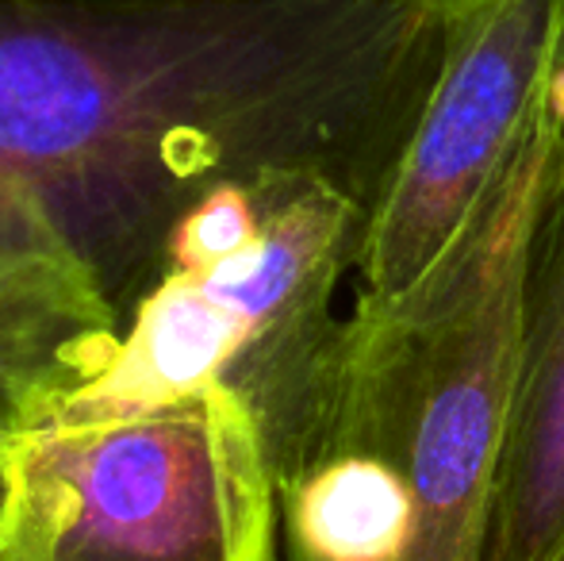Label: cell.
Wrapping results in <instances>:
<instances>
[{
    "label": "cell",
    "mask_w": 564,
    "mask_h": 561,
    "mask_svg": "<svg viewBox=\"0 0 564 561\" xmlns=\"http://www.w3.org/2000/svg\"><path fill=\"white\" fill-rule=\"evenodd\" d=\"M453 0H0V170L82 239H150L227 177L323 173L365 212L446 54ZM89 250V247H85Z\"/></svg>",
    "instance_id": "6da1fadb"
},
{
    "label": "cell",
    "mask_w": 564,
    "mask_h": 561,
    "mask_svg": "<svg viewBox=\"0 0 564 561\" xmlns=\"http://www.w3.org/2000/svg\"><path fill=\"white\" fill-rule=\"evenodd\" d=\"M564 170V93L442 262L395 304H354L323 446H365L415 504L403 561H484L519 377L527 250Z\"/></svg>",
    "instance_id": "7a4b0ae2"
},
{
    "label": "cell",
    "mask_w": 564,
    "mask_h": 561,
    "mask_svg": "<svg viewBox=\"0 0 564 561\" xmlns=\"http://www.w3.org/2000/svg\"><path fill=\"white\" fill-rule=\"evenodd\" d=\"M369 212L323 173L261 177L253 231L204 262H173L134 296L112 362L62 408L154 404L227 385L253 408L276 485L323 446L346 320L335 292L361 262Z\"/></svg>",
    "instance_id": "3957f363"
},
{
    "label": "cell",
    "mask_w": 564,
    "mask_h": 561,
    "mask_svg": "<svg viewBox=\"0 0 564 561\" xmlns=\"http://www.w3.org/2000/svg\"><path fill=\"white\" fill-rule=\"evenodd\" d=\"M281 485L227 385L154 404L58 408L4 450L8 561H276Z\"/></svg>",
    "instance_id": "277c9868"
},
{
    "label": "cell",
    "mask_w": 564,
    "mask_h": 561,
    "mask_svg": "<svg viewBox=\"0 0 564 561\" xmlns=\"http://www.w3.org/2000/svg\"><path fill=\"white\" fill-rule=\"evenodd\" d=\"M564 93V0H453L446 54L369 208L357 304L403 300Z\"/></svg>",
    "instance_id": "5b68a950"
},
{
    "label": "cell",
    "mask_w": 564,
    "mask_h": 561,
    "mask_svg": "<svg viewBox=\"0 0 564 561\" xmlns=\"http://www.w3.org/2000/svg\"><path fill=\"white\" fill-rule=\"evenodd\" d=\"M123 308L46 193L0 170V450L112 362Z\"/></svg>",
    "instance_id": "8992f818"
},
{
    "label": "cell",
    "mask_w": 564,
    "mask_h": 561,
    "mask_svg": "<svg viewBox=\"0 0 564 561\" xmlns=\"http://www.w3.org/2000/svg\"><path fill=\"white\" fill-rule=\"evenodd\" d=\"M484 561H564V170L527 250L519 377Z\"/></svg>",
    "instance_id": "52a82bcc"
},
{
    "label": "cell",
    "mask_w": 564,
    "mask_h": 561,
    "mask_svg": "<svg viewBox=\"0 0 564 561\" xmlns=\"http://www.w3.org/2000/svg\"><path fill=\"white\" fill-rule=\"evenodd\" d=\"M281 527L284 561H403L415 504L388 457L327 446L281 485Z\"/></svg>",
    "instance_id": "ba28073f"
},
{
    "label": "cell",
    "mask_w": 564,
    "mask_h": 561,
    "mask_svg": "<svg viewBox=\"0 0 564 561\" xmlns=\"http://www.w3.org/2000/svg\"><path fill=\"white\" fill-rule=\"evenodd\" d=\"M0 504H4V450H0Z\"/></svg>",
    "instance_id": "9c48e42d"
},
{
    "label": "cell",
    "mask_w": 564,
    "mask_h": 561,
    "mask_svg": "<svg viewBox=\"0 0 564 561\" xmlns=\"http://www.w3.org/2000/svg\"><path fill=\"white\" fill-rule=\"evenodd\" d=\"M0 561H8V558H4V547H0Z\"/></svg>",
    "instance_id": "30bf717a"
}]
</instances>
